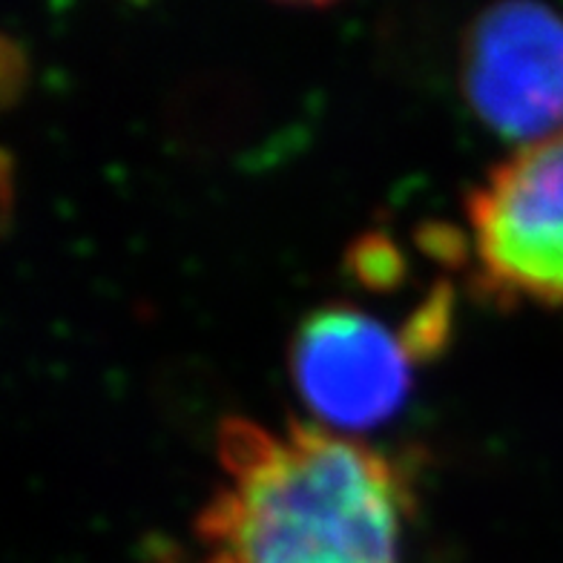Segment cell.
<instances>
[{
	"label": "cell",
	"instance_id": "cell-4",
	"mask_svg": "<svg viewBox=\"0 0 563 563\" xmlns=\"http://www.w3.org/2000/svg\"><path fill=\"white\" fill-rule=\"evenodd\" d=\"M460 84L495 133L534 141L563 126V15L543 3H495L463 32Z\"/></svg>",
	"mask_w": 563,
	"mask_h": 563
},
{
	"label": "cell",
	"instance_id": "cell-3",
	"mask_svg": "<svg viewBox=\"0 0 563 563\" xmlns=\"http://www.w3.org/2000/svg\"><path fill=\"white\" fill-rule=\"evenodd\" d=\"M483 297L563 305V126L523 141L466 196Z\"/></svg>",
	"mask_w": 563,
	"mask_h": 563
},
{
	"label": "cell",
	"instance_id": "cell-1",
	"mask_svg": "<svg viewBox=\"0 0 563 563\" xmlns=\"http://www.w3.org/2000/svg\"><path fill=\"white\" fill-rule=\"evenodd\" d=\"M190 563H402L411 495L388 454L313 422L228 417Z\"/></svg>",
	"mask_w": 563,
	"mask_h": 563
},
{
	"label": "cell",
	"instance_id": "cell-2",
	"mask_svg": "<svg viewBox=\"0 0 563 563\" xmlns=\"http://www.w3.org/2000/svg\"><path fill=\"white\" fill-rule=\"evenodd\" d=\"M449 290H440L402 328L354 305H319L294 331L288 365L299 400L336 434L365 431L402 406L415 365L434 354L449 328Z\"/></svg>",
	"mask_w": 563,
	"mask_h": 563
}]
</instances>
